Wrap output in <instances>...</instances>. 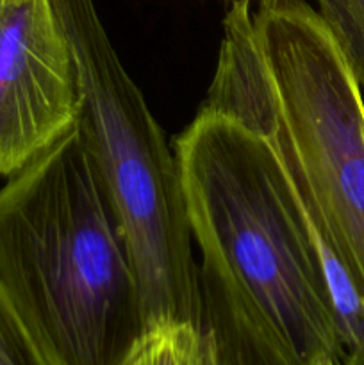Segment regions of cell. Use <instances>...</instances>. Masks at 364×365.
Masks as SVG:
<instances>
[{"label": "cell", "mask_w": 364, "mask_h": 365, "mask_svg": "<svg viewBox=\"0 0 364 365\" xmlns=\"http://www.w3.org/2000/svg\"><path fill=\"white\" fill-rule=\"evenodd\" d=\"M186 212L245 334L271 365H343L364 346V298L320 239L270 145L200 109L175 141Z\"/></svg>", "instance_id": "6da1fadb"}, {"label": "cell", "mask_w": 364, "mask_h": 365, "mask_svg": "<svg viewBox=\"0 0 364 365\" xmlns=\"http://www.w3.org/2000/svg\"><path fill=\"white\" fill-rule=\"evenodd\" d=\"M234 0L202 109L273 148L321 241L364 298V102L307 0Z\"/></svg>", "instance_id": "7a4b0ae2"}, {"label": "cell", "mask_w": 364, "mask_h": 365, "mask_svg": "<svg viewBox=\"0 0 364 365\" xmlns=\"http://www.w3.org/2000/svg\"><path fill=\"white\" fill-rule=\"evenodd\" d=\"M0 299L34 365H114L146 330L127 241L77 123L0 189Z\"/></svg>", "instance_id": "3957f363"}, {"label": "cell", "mask_w": 364, "mask_h": 365, "mask_svg": "<svg viewBox=\"0 0 364 365\" xmlns=\"http://www.w3.org/2000/svg\"><path fill=\"white\" fill-rule=\"evenodd\" d=\"M52 2L77 63V127L127 241L146 327H202L198 266L177 155L118 57L95 0Z\"/></svg>", "instance_id": "277c9868"}, {"label": "cell", "mask_w": 364, "mask_h": 365, "mask_svg": "<svg viewBox=\"0 0 364 365\" xmlns=\"http://www.w3.org/2000/svg\"><path fill=\"white\" fill-rule=\"evenodd\" d=\"M79 103L74 46L52 0H0V177L66 134Z\"/></svg>", "instance_id": "5b68a950"}, {"label": "cell", "mask_w": 364, "mask_h": 365, "mask_svg": "<svg viewBox=\"0 0 364 365\" xmlns=\"http://www.w3.org/2000/svg\"><path fill=\"white\" fill-rule=\"evenodd\" d=\"M214 339L193 323H157L132 342L114 365H214Z\"/></svg>", "instance_id": "8992f818"}, {"label": "cell", "mask_w": 364, "mask_h": 365, "mask_svg": "<svg viewBox=\"0 0 364 365\" xmlns=\"http://www.w3.org/2000/svg\"><path fill=\"white\" fill-rule=\"evenodd\" d=\"M332 41L345 59L350 73L364 89V0H316Z\"/></svg>", "instance_id": "52a82bcc"}, {"label": "cell", "mask_w": 364, "mask_h": 365, "mask_svg": "<svg viewBox=\"0 0 364 365\" xmlns=\"http://www.w3.org/2000/svg\"><path fill=\"white\" fill-rule=\"evenodd\" d=\"M200 324L214 339V365H268L241 335L218 317L203 314Z\"/></svg>", "instance_id": "ba28073f"}, {"label": "cell", "mask_w": 364, "mask_h": 365, "mask_svg": "<svg viewBox=\"0 0 364 365\" xmlns=\"http://www.w3.org/2000/svg\"><path fill=\"white\" fill-rule=\"evenodd\" d=\"M0 365H34L31 351L0 299Z\"/></svg>", "instance_id": "9c48e42d"}, {"label": "cell", "mask_w": 364, "mask_h": 365, "mask_svg": "<svg viewBox=\"0 0 364 365\" xmlns=\"http://www.w3.org/2000/svg\"><path fill=\"white\" fill-rule=\"evenodd\" d=\"M231 2H234V0H231ZM252 2H253V0H252Z\"/></svg>", "instance_id": "30bf717a"}]
</instances>
